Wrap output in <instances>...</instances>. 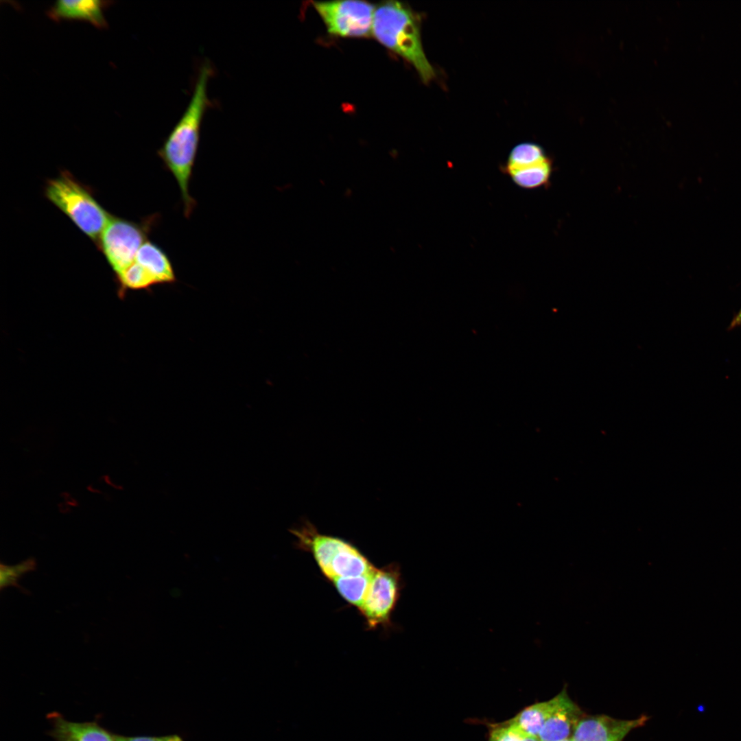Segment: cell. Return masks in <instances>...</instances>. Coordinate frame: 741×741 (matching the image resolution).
<instances>
[{
  "mask_svg": "<svg viewBox=\"0 0 741 741\" xmlns=\"http://www.w3.org/2000/svg\"><path fill=\"white\" fill-rule=\"evenodd\" d=\"M558 696L544 702L532 705L510 720L524 733L528 736L538 738L546 720L555 708Z\"/></svg>",
  "mask_w": 741,
  "mask_h": 741,
  "instance_id": "7c38bea8",
  "label": "cell"
},
{
  "mask_svg": "<svg viewBox=\"0 0 741 741\" xmlns=\"http://www.w3.org/2000/svg\"><path fill=\"white\" fill-rule=\"evenodd\" d=\"M526 736L516 725L510 721L506 725L494 729L489 741H522Z\"/></svg>",
  "mask_w": 741,
  "mask_h": 741,
  "instance_id": "e0dca14e",
  "label": "cell"
},
{
  "mask_svg": "<svg viewBox=\"0 0 741 741\" xmlns=\"http://www.w3.org/2000/svg\"><path fill=\"white\" fill-rule=\"evenodd\" d=\"M331 583L344 600L357 609L368 629L390 624L402 589L399 565L394 563L375 567L364 575Z\"/></svg>",
  "mask_w": 741,
  "mask_h": 741,
  "instance_id": "7a4b0ae2",
  "label": "cell"
},
{
  "mask_svg": "<svg viewBox=\"0 0 741 741\" xmlns=\"http://www.w3.org/2000/svg\"><path fill=\"white\" fill-rule=\"evenodd\" d=\"M505 172L518 186L532 189L541 187L549 180L552 165L548 158L534 165Z\"/></svg>",
  "mask_w": 741,
  "mask_h": 741,
  "instance_id": "4fadbf2b",
  "label": "cell"
},
{
  "mask_svg": "<svg viewBox=\"0 0 741 741\" xmlns=\"http://www.w3.org/2000/svg\"><path fill=\"white\" fill-rule=\"evenodd\" d=\"M373 36L411 64L424 83L435 78L434 69L422 46L419 16L408 5L390 1L377 6Z\"/></svg>",
  "mask_w": 741,
  "mask_h": 741,
  "instance_id": "3957f363",
  "label": "cell"
},
{
  "mask_svg": "<svg viewBox=\"0 0 741 741\" xmlns=\"http://www.w3.org/2000/svg\"><path fill=\"white\" fill-rule=\"evenodd\" d=\"M646 716L620 720L606 715L582 717L572 735L573 741H622L633 729L644 725Z\"/></svg>",
  "mask_w": 741,
  "mask_h": 741,
  "instance_id": "52a82bcc",
  "label": "cell"
},
{
  "mask_svg": "<svg viewBox=\"0 0 741 741\" xmlns=\"http://www.w3.org/2000/svg\"><path fill=\"white\" fill-rule=\"evenodd\" d=\"M560 741H573V740H572V738H567V739L560 740Z\"/></svg>",
  "mask_w": 741,
  "mask_h": 741,
  "instance_id": "44dd1931",
  "label": "cell"
},
{
  "mask_svg": "<svg viewBox=\"0 0 741 741\" xmlns=\"http://www.w3.org/2000/svg\"><path fill=\"white\" fill-rule=\"evenodd\" d=\"M45 194L85 235L98 242L112 215L98 203L86 187L69 172L64 171L47 182Z\"/></svg>",
  "mask_w": 741,
  "mask_h": 741,
  "instance_id": "277c9868",
  "label": "cell"
},
{
  "mask_svg": "<svg viewBox=\"0 0 741 741\" xmlns=\"http://www.w3.org/2000/svg\"><path fill=\"white\" fill-rule=\"evenodd\" d=\"M134 261L145 268L158 283L176 281L171 261L165 251L154 243L146 241L139 248Z\"/></svg>",
  "mask_w": 741,
  "mask_h": 741,
  "instance_id": "8fae6325",
  "label": "cell"
},
{
  "mask_svg": "<svg viewBox=\"0 0 741 741\" xmlns=\"http://www.w3.org/2000/svg\"><path fill=\"white\" fill-rule=\"evenodd\" d=\"M36 562L33 558L27 559L14 565L1 564L0 587L1 589L10 586L21 588L18 580L25 574L36 569Z\"/></svg>",
  "mask_w": 741,
  "mask_h": 741,
  "instance_id": "2e32d148",
  "label": "cell"
},
{
  "mask_svg": "<svg viewBox=\"0 0 741 741\" xmlns=\"http://www.w3.org/2000/svg\"><path fill=\"white\" fill-rule=\"evenodd\" d=\"M557 696V704L540 731L539 741H560L572 738L583 717L580 708L569 698L565 690Z\"/></svg>",
  "mask_w": 741,
  "mask_h": 741,
  "instance_id": "ba28073f",
  "label": "cell"
},
{
  "mask_svg": "<svg viewBox=\"0 0 741 741\" xmlns=\"http://www.w3.org/2000/svg\"><path fill=\"white\" fill-rule=\"evenodd\" d=\"M49 735L55 741H117L116 734L96 721L74 722L57 713L50 714Z\"/></svg>",
  "mask_w": 741,
  "mask_h": 741,
  "instance_id": "9c48e42d",
  "label": "cell"
},
{
  "mask_svg": "<svg viewBox=\"0 0 741 741\" xmlns=\"http://www.w3.org/2000/svg\"><path fill=\"white\" fill-rule=\"evenodd\" d=\"M546 159L548 158L539 145L532 143H522L510 151L504 170L527 167Z\"/></svg>",
  "mask_w": 741,
  "mask_h": 741,
  "instance_id": "9a60e30c",
  "label": "cell"
},
{
  "mask_svg": "<svg viewBox=\"0 0 741 741\" xmlns=\"http://www.w3.org/2000/svg\"><path fill=\"white\" fill-rule=\"evenodd\" d=\"M522 741H539L538 738L526 736Z\"/></svg>",
  "mask_w": 741,
  "mask_h": 741,
  "instance_id": "ffe728a7",
  "label": "cell"
},
{
  "mask_svg": "<svg viewBox=\"0 0 741 741\" xmlns=\"http://www.w3.org/2000/svg\"><path fill=\"white\" fill-rule=\"evenodd\" d=\"M158 219V215L154 214L141 223H135L111 216L97 244L116 275L134 261L139 248L148 241L151 228Z\"/></svg>",
  "mask_w": 741,
  "mask_h": 741,
  "instance_id": "5b68a950",
  "label": "cell"
},
{
  "mask_svg": "<svg viewBox=\"0 0 741 741\" xmlns=\"http://www.w3.org/2000/svg\"><path fill=\"white\" fill-rule=\"evenodd\" d=\"M214 70L209 61L200 67L191 99L181 117L165 139L157 154L174 177L180 189L185 217L196 204L189 193V183L198 150L201 126L207 110L213 106L207 94Z\"/></svg>",
  "mask_w": 741,
  "mask_h": 741,
  "instance_id": "6da1fadb",
  "label": "cell"
},
{
  "mask_svg": "<svg viewBox=\"0 0 741 741\" xmlns=\"http://www.w3.org/2000/svg\"><path fill=\"white\" fill-rule=\"evenodd\" d=\"M327 32L341 37L367 38L373 36L375 6L363 1L314 2Z\"/></svg>",
  "mask_w": 741,
  "mask_h": 741,
  "instance_id": "8992f818",
  "label": "cell"
},
{
  "mask_svg": "<svg viewBox=\"0 0 741 741\" xmlns=\"http://www.w3.org/2000/svg\"><path fill=\"white\" fill-rule=\"evenodd\" d=\"M117 741H183L178 735H168L163 736H126L116 734Z\"/></svg>",
  "mask_w": 741,
  "mask_h": 741,
  "instance_id": "ac0fdd59",
  "label": "cell"
},
{
  "mask_svg": "<svg viewBox=\"0 0 741 741\" xmlns=\"http://www.w3.org/2000/svg\"><path fill=\"white\" fill-rule=\"evenodd\" d=\"M110 3L99 0H58L49 10L48 16L56 21L84 20L103 28L107 26L104 10Z\"/></svg>",
  "mask_w": 741,
  "mask_h": 741,
  "instance_id": "30bf717a",
  "label": "cell"
},
{
  "mask_svg": "<svg viewBox=\"0 0 741 741\" xmlns=\"http://www.w3.org/2000/svg\"><path fill=\"white\" fill-rule=\"evenodd\" d=\"M117 278L119 285V296H124L128 290L148 289L157 284L153 276L136 261L117 274Z\"/></svg>",
  "mask_w": 741,
  "mask_h": 741,
  "instance_id": "5bb4252c",
  "label": "cell"
},
{
  "mask_svg": "<svg viewBox=\"0 0 741 741\" xmlns=\"http://www.w3.org/2000/svg\"><path fill=\"white\" fill-rule=\"evenodd\" d=\"M739 325H741V308L738 311L737 314L733 317L732 321L730 322L729 329H731Z\"/></svg>",
  "mask_w": 741,
  "mask_h": 741,
  "instance_id": "d6986e66",
  "label": "cell"
}]
</instances>
